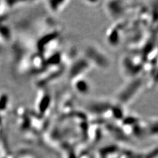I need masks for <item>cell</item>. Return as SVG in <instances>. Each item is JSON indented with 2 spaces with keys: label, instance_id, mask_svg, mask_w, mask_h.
Segmentation results:
<instances>
[{
  "label": "cell",
  "instance_id": "obj_3",
  "mask_svg": "<svg viewBox=\"0 0 158 158\" xmlns=\"http://www.w3.org/2000/svg\"><path fill=\"white\" fill-rule=\"evenodd\" d=\"M47 7L53 13H60L67 6L69 1H46Z\"/></svg>",
  "mask_w": 158,
  "mask_h": 158
},
{
  "label": "cell",
  "instance_id": "obj_1",
  "mask_svg": "<svg viewBox=\"0 0 158 158\" xmlns=\"http://www.w3.org/2000/svg\"><path fill=\"white\" fill-rule=\"evenodd\" d=\"M90 63V61L88 60L86 61H84V60L77 61L76 63H74V65L71 67L70 72L71 77L73 79L72 80L83 77V73L85 74L88 70H89Z\"/></svg>",
  "mask_w": 158,
  "mask_h": 158
},
{
  "label": "cell",
  "instance_id": "obj_2",
  "mask_svg": "<svg viewBox=\"0 0 158 158\" xmlns=\"http://www.w3.org/2000/svg\"><path fill=\"white\" fill-rule=\"evenodd\" d=\"M73 83L74 89L80 94H87L90 91V82L83 77L73 79Z\"/></svg>",
  "mask_w": 158,
  "mask_h": 158
}]
</instances>
